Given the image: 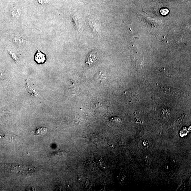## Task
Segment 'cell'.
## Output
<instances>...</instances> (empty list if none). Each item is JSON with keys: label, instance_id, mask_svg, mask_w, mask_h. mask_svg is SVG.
I'll return each mask as SVG.
<instances>
[{"label": "cell", "instance_id": "obj_2", "mask_svg": "<svg viewBox=\"0 0 191 191\" xmlns=\"http://www.w3.org/2000/svg\"><path fill=\"white\" fill-rule=\"evenodd\" d=\"M26 89L30 95L33 97H37L39 96V94L37 92L35 87L28 83H27L25 85Z\"/></svg>", "mask_w": 191, "mask_h": 191}, {"label": "cell", "instance_id": "obj_4", "mask_svg": "<svg viewBox=\"0 0 191 191\" xmlns=\"http://www.w3.org/2000/svg\"><path fill=\"white\" fill-rule=\"evenodd\" d=\"M97 20H96V22H93V20L91 18H90L89 19V23L91 26L92 27V29H96V31L97 33H98L99 30H99V26H100V24L99 23V21L98 22Z\"/></svg>", "mask_w": 191, "mask_h": 191}, {"label": "cell", "instance_id": "obj_6", "mask_svg": "<svg viewBox=\"0 0 191 191\" xmlns=\"http://www.w3.org/2000/svg\"><path fill=\"white\" fill-rule=\"evenodd\" d=\"M47 131V129L45 128H41L37 129L36 130V134L37 135H40L44 134Z\"/></svg>", "mask_w": 191, "mask_h": 191}, {"label": "cell", "instance_id": "obj_8", "mask_svg": "<svg viewBox=\"0 0 191 191\" xmlns=\"http://www.w3.org/2000/svg\"><path fill=\"white\" fill-rule=\"evenodd\" d=\"M38 2L39 3H41V4L47 3H48L47 0H38Z\"/></svg>", "mask_w": 191, "mask_h": 191}, {"label": "cell", "instance_id": "obj_7", "mask_svg": "<svg viewBox=\"0 0 191 191\" xmlns=\"http://www.w3.org/2000/svg\"><path fill=\"white\" fill-rule=\"evenodd\" d=\"M8 53L12 57V58L14 59V61H15V62H16V63H18L19 62L18 58L17 57V56H16V55L14 53H12V52L11 51H8Z\"/></svg>", "mask_w": 191, "mask_h": 191}, {"label": "cell", "instance_id": "obj_5", "mask_svg": "<svg viewBox=\"0 0 191 191\" xmlns=\"http://www.w3.org/2000/svg\"><path fill=\"white\" fill-rule=\"evenodd\" d=\"M8 137L9 140H10L11 142L17 143V142H18L19 140H20L19 137L13 134L12 135L10 134L9 135H8Z\"/></svg>", "mask_w": 191, "mask_h": 191}, {"label": "cell", "instance_id": "obj_3", "mask_svg": "<svg viewBox=\"0 0 191 191\" xmlns=\"http://www.w3.org/2000/svg\"><path fill=\"white\" fill-rule=\"evenodd\" d=\"M97 55L95 53H90L86 59V63L89 66L91 65L97 60Z\"/></svg>", "mask_w": 191, "mask_h": 191}, {"label": "cell", "instance_id": "obj_1", "mask_svg": "<svg viewBox=\"0 0 191 191\" xmlns=\"http://www.w3.org/2000/svg\"><path fill=\"white\" fill-rule=\"evenodd\" d=\"M34 59L37 63L43 64L46 60V56L37 49V52L34 56Z\"/></svg>", "mask_w": 191, "mask_h": 191}]
</instances>
